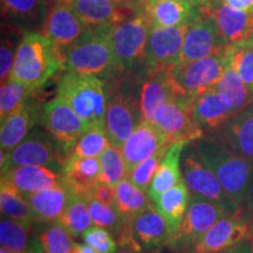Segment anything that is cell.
I'll use <instances>...</instances> for the list:
<instances>
[{"label": "cell", "instance_id": "277c9868", "mask_svg": "<svg viewBox=\"0 0 253 253\" xmlns=\"http://www.w3.org/2000/svg\"><path fill=\"white\" fill-rule=\"evenodd\" d=\"M56 94L71 104L88 128L106 129L107 88L100 78L66 72Z\"/></svg>", "mask_w": 253, "mask_h": 253}, {"label": "cell", "instance_id": "f5cc1de1", "mask_svg": "<svg viewBox=\"0 0 253 253\" xmlns=\"http://www.w3.org/2000/svg\"><path fill=\"white\" fill-rule=\"evenodd\" d=\"M243 212L248 214V216L253 220V194L251 196V198H250L249 203H248V205H246V208L244 209V211H243Z\"/></svg>", "mask_w": 253, "mask_h": 253}, {"label": "cell", "instance_id": "6f0895ef", "mask_svg": "<svg viewBox=\"0 0 253 253\" xmlns=\"http://www.w3.org/2000/svg\"><path fill=\"white\" fill-rule=\"evenodd\" d=\"M252 89H253V87H252Z\"/></svg>", "mask_w": 253, "mask_h": 253}, {"label": "cell", "instance_id": "2e32d148", "mask_svg": "<svg viewBox=\"0 0 253 253\" xmlns=\"http://www.w3.org/2000/svg\"><path fill=\"white\" fill-rule=\"evenodd\" d=\"M169 147H171V144L169 143L164 132L161 131L154 123L142 121L121 149L126 178L141 162L148 160L163 148Z\"/></svg>", "mask_w": 253, "mask_h": 253}, {"label": "cell", "instance_id": "ba28073f", "mask_svg": "<svg viewBox=\"0 0 253 253\" xmlns=\"http://www.w3.org/2000/svg\"><path fill=\"white\" fill-rule=\"evenodd\" d=\"M231 63L229 46L219 53L191 62H179L168 68L177 91L195 97L216 86Z\"/></svg>", "mask_w": 253, "mask_h": 253}, {"label": "cell", "instance_id": "ee69618b", "mask_svg": "<svg viewBox=\"0 0 253 253\" xmlns=\"http://www.w3.org/2000/svg\"><path fill=\"white\" fill-rule=\"evenodd\" d=\"M169 148H163V149L157 151L156 154L148 158V160L141 162L134 170H132L130 175H129L128 177L129 181H130L138 190H141L142 192H144V194L149 191L151 181H153L155 172H156L161 161L163 160L164 155H166Z\"/></svg>", "mask_w": 253, "mask_h": 253}, {"label": "cell", "instance_id": "f1b7e54d", "mask_svg": "<svg viewBox=\"0 0 253 253\" xmlns=\"http://www.w3.org/2000/svg\"><path fill=\"white\" fill-rule=\"evenodd\" d=\"M69 195H71V191L62 184L56 188L42 190V191L34 192L24 197L30 204L34 223L47 225V224L58 221L68 203Z\"/></svg>", "mask_w": 253, "mask_h": 253}, {"label": "cell", "instance_id": "1f68e13d", "mask_svg": "<svg viewBox=\"0 0 253 253\" xmlns=\"http://www.w3.org/2000/svg\"><path fill=\"white\" fill-rule=\"evenodd\" d=\"M0 209L2 217L18 221L28 231H32V226L36 224L26 198L17 189L2 181L0 184Z\"/></svg>", "mask_w": 253, "mask_h": 253}, {"label": "cell", "instance_id": "5b68a950", "mask_svg": "<svg viewBox=\"0 0 253 253\" xmlns=\"http://www.w3.org/2000/svg\"><path fill=\"white\" fill-rule=\"evenodd\" d=\"M107 88L106 134L110 145L122 149L134 130L143 121L141 93L128 82H116Z\"/></svg>", "mask_w": 253, "mask_h": 253}, {"label": "cell", "instance_id": "3957f363", "mask_svg": "<svg viewBox=\"0 0 253 253\" xmlns=\"http://www.w3.org/2000/svg\"><path fill=\"white\" fill-rule=\"evenodd\" d=\"M115 25L88 27L71 46L62 50L63 68L67 72L93 77H109L118 72L112 46Z\"/></svg>", "mask_w": 253, "mask_h": 253}, {"label": "cell", "instance_id": "4fadbf2b", "mask_svg": "<svg viewBox=\"0 0 253 253\" xmlns=\"http://www.w3.org/2000/svg\"><path fill=\"white\" fill-rule=\"evenodd\" d=\"M188 28L189 25L167 28L153 27L142 59L147 74L158 69L170 68L181 62Z\"/></svg>", "mask_w": 253, "mask_h": 253}, {"label": "cell", "instance_id": "7bdbcfd3", "mask_svg": "<svg viewBox=\"0 0 253 253\" xmlns=\"http://www.w3.org/2000/svg\"><path fill=\"white\" fill-rule=\"evenodd\" d=\"M110 145L104 128H88L75 144L73 154L78 157H97Z\"/></svg>", "mask_w": 253, "mask_h": 253}, {"label": "cell", "instance_id": "7a4b0ae2", "mask_svg": "<svg viewBox=\"0 0 253 253\" xmlns=\"http://www.w3.org/2000/svg\"><path fill=\"white\" fill-rule=\"evenodd\" d=\"M61 67H63L61 48L42 33L27 32L19 43L8 79L37 90Z\"/></svg>", "mask_w": 253, "mask_h": 253}, {"label": "cell", "instance_id": "db71d44e", "mask_svg": "<svg viewBox=\"0 0 253 253\" xmlns=\"http://www.w3.org/2000/svg\"><path fill=\"white\" fill-rule=\"evenodd\" d=\"M116 253H137V252H134V251H131V250H128V249H120Z\"/></svg>", "mask_w": 253, "mask_h": 253}, {"label": "cell", "instance_id": "680465c9", "mask_svg": "<svg viewBox=\"0 0 253 253\" xmlns=\"http://www.w3.org/2000/svg\"><path fill=\"white\" fill-rule=\"evenodd\" d=\"M47 1H48V0H47Z\"/></svg>", "mask_w": 253, "mask_h": 253}, {"label": "cell", "instance_id": "f6af8a7d", "mask_svg": "<svg viewBox=\"0 0 253 253\" xmlns=\"http://www.w3.org/2000/svg\"><path fill=\"white\" fill-rule=\"evenodd\" d=\"M86 244L91 246L99 253H116L118 252V242L107 230L100 226H91L84 233Z\"/></svg>", "mask_w": 253, "mask_h": 253}, {"label": "cell", "instance_id": "e575fe53", "mask_svg": "<svg viewBox=\"0 0 253 253\" xmlns=\"http://www.w3.org/2000/svg\"><path fill=\"white\" fill-rule=\"evenodd\" d=\"M149 199L144 192L138 190L129 178L122 179L115 186V204L114 208L118 210L123 219L132 220L149 203Z\"/></svg>", "mask_w": 253, "mask_h": 253}, {"label": "cell", "instance_id": "8992f818", "mask_svg": "<svg viewBox=\"0 0 253 253\" xmlns=\"http://www.w3.org/2000/svg\"><path fill=\"white\" fill-rule=\"evenodd\" d=\"M71 156L45 128L36 126L11 153H0V167L1 173L12 167L37 166L49 168L61 175Z\"/></svg>", "mask_w": 253, "mask_h": 253}, {"label": "cell", "instance_id": "c3c4849f", "mask_svg": "<svg viewBox=\"0 0 253 253\" xmlns=\"http://www.w3.org/2000/svg\"><path fill=\"white\" fill-rule=\"evenodd\" d=\"M224 2L237 11H253V0H224Z\"/></svg>", "mask_w": 253, "mask_h": 253}, {"label": "cell", "instance_id": "484cf974", "mask_svg": "<svg viewBox=\"0 0 253 253\" xmlns=\"http://www.w3.org/2000/svg\"><path fill=\"white\" fill-rule=\"evenodd\" d=\"M101 166L96 157H78L72 155L63 168V185L72 194L86 197L90 190L100 183Z\"/></svg>", "mask_w": 253, "mask_h": 253}, {"label": "cell", "instance_id": "f907efd6", "mask_svg": "<svg viewBox=\"0 0 253 253\" xmlns=\"http://www.w3.org/2000/svg\"><path fill=\"white\" fill-rule=\"evenodd\" d=\"M74 253H99L88 244H75Z\"/></svg>", "mask_w": 253, "mask_h": 253}, {"label": "cell", "instance_id": "f35d334b", "mask_svg": "<svg viewBox=\"0 0 253 253\" xmlns=\"http://www.w3.org/2000/svg\"><path fill=\"white\" fill-rule=\"evenodd\" d=\"M100 183L116 186L122 179L126 178V166L122 150L109 145L100 156Z\"/></svg>", "mask_w": 253, "mask_h": 253}, {"label": "cell", "instance_id": "603a6c76", "mask_svg": "<svg viewBox=\"0 0 253 253\" xmlns=\"http://www.w3.org/2000/svg\"><path fill=\"white\" fill-rule=\"evenodd\" d=\"M210 137L223 142L248 160L253 161V104L233 115Z\"/></svg>", "mask_w": 253, "mask_h": 253}, {"label": "cell", "instance_id": "30bf717a", "mask_svg": "<svg viewBox=\"0 0 253 253\" xmlns=\"http://www.w3.org/2000/svg\"><path fill=\"white\" fill-rule=\"evenodd\" d=\"M194 97L179 95L158 107L154 116V125L167 135L170 144L185 143L204 137L192 115Z\"/></svg>", "mask_w": 253, "mask_h": 253}, {"label": "cell", "instance_id": "83f0119b", "mask_svg": "<svg viewBox=\"0 0 253 253\" xmlns=\"http://www.w3.org/2000/svg\"><path fill=\"white\" fill-rule=\"evenodd\" d=\"M41 113L42 109L40 110L37 103L28 101L19 112L2 121L0 129L1 151L11 153L15 147H18L36 128L37 123L40 122Z\"/></svg>", "mask_w": 253, "mask_h": 253}, {"label": "cell", "instance_id": "11a10c76", "mask_svg": "<svg viewBox=\"0 0 253 253\" xmlns=\"http://www.w3.org/2000/svg\"><path fill=\"white\" fill-rule=\"evenodd\" d=\"M0 253H12V252L8 251V250L4 249V248H1V250H0Z\"/></svg>", "mask_w": 253, "mask_h": 253}, {"label": "cell", "instance_id": "8d00e7d4", "mask_svg": "<svg viewBox=\"0 0 253 253\" xmlns=\"http://www.w3.org/2000/svg\"><path fill=\"white\" fill-rule=\"evenodd\" d=\"M33 89L20 82L8 79L0 89V119L1 122L19 112L30 101Z\"/></svg>", "mask_w": 253, "mask_h": 253}, {"label": "cell", "instance_id": "7dc6e473", "mask_svg": "<svg viewBox=\"0 0 253 253\" xmlns=\"http://www.w3.org/2000/svg\"><path fill=\"white\" fill-rule=\"evenodd\" d=\"M217 253H252V242L251 240H244V242L238 243V244Z\"/></svg>", "mask_w": 253, "mask_h": 253}, {"label": "cell", "instance_id": "d6a6232c", "mask_svg": "<svg viewBox=\"0 0 253 253\" xmlns=\"http://www.w3.org/2000/svg\"><path fill=\"white\" fill-rule=\"evenodd\" d=\"M58 223L61 224L72 237L84 236V233L93 226L86 199L71 192L68 203L59 217Z\"/></svg>", "mask_w": 253, "mask_h": 253}, {"label": "cell", "instance_id": "7402d4cb", "mask_svg": "<svg viewBox=\"0 0 253 253\" xmlns=\"http://www.w3.org/2000/svg\"><path fill=\"white\" fill-rule=\"evenodd\" d=\"M1 181L8 183L23 196L63 184L62 177L54 170L46 167L19 166L9 168L1 173Z\"/></svg>", "mask_w": 253, "mask_h": 253}, {"label": "cell", "instance_id": "ab89813d", "mask_svg": "<svg viewBox=\"0 0 253 253\" xmlns=\"http://www.w3.org/2000/svg\"><path fill=\"white\" fill-rule=\"evenodd\" d=\"M231 67L249 87H253V38L229 45Z\"/></svg>", "mask_w": 253, "mask_h": 253}, {"label": "cell", "instance_id": "e0dca14e", "mask_svg": "<svg viewBox=\"0 0 253 253\" xmlns=\"http://www.w3.org/2000/svg\"><path fill=\"white\" fill-rule=\"evenodd\" d=\"M201 9L213 17L227 45L253 38V11H237L224 0H213Z\"/></svg>", "mask_w": 253, "mask_h": 253}, {"label": "cell", "instance_id": "4316f807", "mask_svg": "<svg viewBox=\"0 0 253 253\" xmlns=\"http://www.w3.org/2000/svg\"><path fill=\"white\" fill-rule=\"evenodd\" d=\"M47 0H1V13L24 32L42 30L48 14Z\"/></svg>", "mask_w": 253, "mask_h": 253}, {"label": "cell", "instance_id": "d590c367", "mask_svg": "<svg viewBox=\"0 0 253 253\" xmlns=\"http://www.w3.org/2000/svg\"><path fill=\"white\" fill-rule=\"evenodd\" d=\"M84 198L86 199L88 208H89L90 217L94 225L108 231L118 242L132 220L123 219L115 208L101 203L90 196H86Z\"/></svg>", "mask_w": 253, "mask_h": 253}, {"label": "cell", "instance_id": "74e56055", "mask_svg": "<svg viewBox=\"0 0 253 253\" xmlns=\"http://www.w3.org/2000/svg\"><path fill=\"white\" fill-rule=\"evenodd\" d=\"M30 232L18 221L1 218L0 221V243L12 253H28L33 245V238L30 239Z\"/></svg>", "mask_w": 253, "mask_h": 253}, {"label": "cell", "instance_id": "4dcf8cb0", "mask_svg": "<svg viewBox=\"0 0 253 253\" xmlns=\"http://www.w3.org/2000/svg\"><path fill=\"white\" fill-rule=\"evenodd\" d=\"M190 201V191L184 179L177 183L172 188L167 190L154 202L155 207L166 219L169 227L171 240L176 236L181 225L183 217L188 210ZM171 243V242H170Z\"/></svg>", "mask_w": 253, "mask_h": 253}, {"label": "cell", "instance_id": "7c38bea8", "mask_svg": "<svg viewBox=\"0 0 253 253\" xmlns=\"http://www.w3.org/2000/svg\"><path fill=\"white\" fill-rule=\"evenodd\" d=\"M40 125L69 154H73L78 140L88 129L71 104L58 94L43 106Z\"/></svg>", "mask_w": 253, "mask_h": 253}, {"label": "cell", "instance_id": "5bb4252c", "mask_svg": "<svg viewBox=\"0 0 253 253\" xmlns=\"http://www.w3.org/2000/svg\"><path fill=\"white\" fill-rule=\"evenodd\" d=\"M252 237L253 220L248 214L225 216L184 253H217L244 240H251Z\"/></svg>", "mask_w": 253, "mask_h": 253}, {"label": "cell", "instance_id": "d4e9b609", "mask_svg": "<svg viewBox=\"0 0 253 253\" xmlns=\"http://www.w3.org/2000/svg\"><path fill=\"white\" fill-rule=\"evenodd\" d=\"M179 95L181 94L177 91L168 68L148 73L141 87V108L143 121L153 123L158 107Z\"/></svg>", "mask_w": 253, "mask_h": 253}, {"label": "cell", "instance_id": "836d02e7", "mask_svg": "<svg viewBox=\"0 0 253 253\" xmlns=\"http://www.w3.org/2000/svg\"><path fill=\"white\" fill-rule=\"evenodd\" d=\"M214 87L225 96L236 114L249 107L253 101V89L242 80L231 65L226 68L223 78Z\"/></svg>", "mask_w": 253, "mask_h": 253}, {"label": "cell", "instance_id": "9f6ffc18", "mask_svg": "<svg viewBox=\"0 0 253 253\" xmlns=\"http://www.w3.org/2000/svg\"><path fill=\"white\" fill-rule=\"evenodd\" d=\"M251 242H252V253H253V237H252V239H251Z\"/></svg>", "mask_w": 253, "mask_h": 253}, {"label": "cell", "instance_id": "816d5d0a", "mask_svg": "<svg viewBox=\"0 0 253 253\" xmlns=\"http://www.w3.org/2000/svg\"><path fill=\"white\" fill-rule=\"evenodd\" d=\"M115 4L121 5V6H129V7H136L137 5H140L141 0H112Z\"/></svg>", "mask_w": 253, "mask_h": 253}, {"label": "cell", "instance_id": "681fc988", "mask_svg": "<svg viewBox=\"0 0 253 253\" xmlns=\"http://www.w3.org/2000/svg\"><path fill=\"white\" fill-rule=\"evenodd\" d=\"M145 1H149V0H141L140 5L142 4V2H145ZM181 1H188L191 5L196 6V7L202 8V7H205V6L210 4V2H212L213 0H181Z\"/></svg>", "mask_w": 253, "mask_h": 253}, {"label": "cell", "instance_id": "ac0fdd59", "mask_svg": "<svg viewBox=\"0 0 253 253\" xmlns=\"http://www.w3.org/2000/svg\"><path fill=\"white\" fill-rule=\"evenodd\" d=\"M88 30V26L65 2L55 0L49 8L42 34L59 48H67Z\"/></svg>", "mask_w": 253, "mask_h": 253}, {"label": "cell", "instance_id": "d6986e66", "mask_svg": "<svg viewBox=\"0 0 253 253\" xmlns=\"http://www.w3.org/2000/svg\"><path fill=\"white\" fill-rule=\"evenodd\" d=\"M131 227L134 239L143 251H157L171 242L167 221L151 201L132 219Z\"/></svg>", "mask_w": 253, "mask_h": 253}, {"label": "cell", "instance_id": "44dd1931", "mask_svg": "<svg viewBox=\"0 0 253 253\" xmlns=\"http://www.w3.org/2000/svg\"><path fill=\"white\" fill-rule=\"evenodd\" d=\"M140 7L155 28L189 25L201 14V8L181 0H149L142 2Z\"/></svg>", "mask_w": 253, "mask_h": 253}, {"label": "cell", "instance_id": "8fae6325", "mask_svg": "<svg viewBox=\"0 0 253 253\" xmlns=\"http://www.w3.org/2000/svg\"><path fill=\"white\" fill-rule=\"evenodd\" d=\"M225 216L226 213L212 202L190 194L188 210L169 246L176 253H184Z\"/></svg>", "mask_w": 253, "mask_h": 253}, {"label": "cell", "instance_id": "b9f144b4", "mask_svg": "<svg viewBox=\"0 0 253 253\" xmlns=\"http://www.w3.org/2000/svg\"><path fill=\"white\" fill-rule=\"evenodd\" d=\"M2 32H5V34L2 33L1 47H0V65H1L0 66L1 67L0 78H1V84H4L11 75L19 43L27 32H24L13 26L2 27Z\"/></svg>", "mask_w": 253, "mask_h": 253}, {"label": "cell", "instance_id": "9c48e42d", "mask_svg": "<svg viewBox=\"0 0 253 253\" xmlns=\"http://www.w3.org/2000/svg\"><path fill=\"white\" fill-rule=\"evenodd\" d=\"M151 30L153 25L143 11L113 27L110 38L119 72H129L142 63Z\"/></svg>", "mask_w": 253, "mask_h": 253}, {"label": "cell", "instance_id": "bcb514c9", "mask_svg": "<svg viewBox=\"0 0 253 253\" xmlns=\"http://www.w3.org/2000/svg\"><path fill=\"white\" fill-rule=\"evenodd\" d=\"M87 196H90L101 203L114 207L115 204V186L104 184V183H97Z\"/></svg>", "mask_w": 253, "mask_h": 253}, {"label": "cell", "instance_id": "9a60e30c", "mask_svg": "<svg viewBox=\"0 0 253 253\" xmlns=\"http://www.w3.org/2000/svg\"><path fill=\"white\" fill-rule=\"evenodd\" d=\"M229 46L221 37L216 20L201 9V14L189 24L181 62H191L219 53Z\"/></svg>", "mask_w": 253, "mask_h": 253}, {"label": "cell", "instance_id": "52a82bcc", "mask_svg": "<svg viewBox=\"0 0 253 253\" xmlns=\"http://www.w3.org/2000/svg\"><path fill=\"white\" fill-rule=\"evenodd\" d=\"M182 173L190 194L201 196L218 205L226 216L243 212L223 188L219 179L197 153L194 144L185 145L182 158Z\"/></svg>", "mask_w": 253, "mask_h": 253}, {"label": "cell", "instance_id": "f546056e", "mask_svg": "<svg viewBox=\"0 0 253 253\" xmlns=\"http://www.w3.org/2000/svg\"><path fill=\"white\" fill-rule=\"evenodd\" d=\"M185 145L188 144H172L164 155L163 160L161 161L153 181H151L149 191H148V196L153 203L163 192L172 188L173 185H176L183 179V173L181 171V157Z\"/></svg>", "mask_w": 253, "mask_h": 253}, {"label": "cell", "instance_id": "ffe728a7", "mask_svg": "<svg viewBox=\"0 0 253 253\" xmlns=\"http://www.w3.org/2000/svg\"><path fill=\"white\" fill-rule=\"evenodd\" d=\"M192 115L196 123L204 132L216 131L221 126L236 115L231 103L216 89V87L205 90L196 96L192 102Z\"/></svg>", "mask_w": 253, "mask_h": 253}, {"label": "cell", "instance_id": "91938a15", "mask_svg": "<svg viewBox=\"0 0 253 253\" xmlns=\"http://www.w3.org/2000/svg\"><path fill=\"white\" fill-rule=\"evenodd\" d=\"M43 253H45V252H43Z\"/></svg>", "mask_w": 253, "mask_h": 253}, {"label": "cell", "instance_id": "6da1fadb", "mask_svg": "<svg viewBox=\"0 0 253 253\" xmlns=\"http://www.w3.org/2000/svg\"><path fill=\"white\" fill-rule=\"evenodd\" d=\"M192 144L225 191L244 211L253 194V161L210 136H204Z\"/></svg>", "mask_w": 253, "mask_h": 253}, {"label": "cell", "instance_id": "cb8c5ba5", "mask_svg": "<svg viewBox=\"0 0 253 253\" xmlns=\"http://www.w3.org/2000/svg\"><path fill=\"white\" fill-rule=\"evenodd\" d=\"M71 7L88 27L118 25L128 19L129 6L115 4L112 0H59Z\"/></svg>", "mask_w": 253, "mask_h": 253}, {"label": "cell", "instance_id": "60d3db41", "mask_svg": "<svg viewBox=\"0 0 253 253\" xmlns=\"http://www.w3.org/2000/svg\"><path fill=\"white\" fill-rule=\"evenodd\" d=\"M38 238L45 253H74L75 243L72 236L58 221L47 224Z\"/></svg>", "mask_w": 253, "mask_h": 253}]
</instances>
